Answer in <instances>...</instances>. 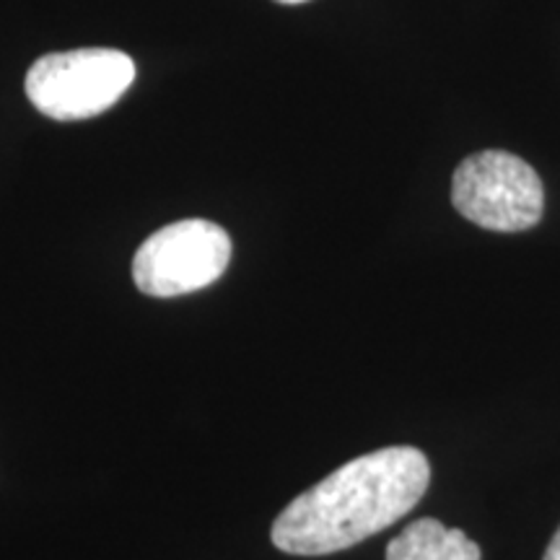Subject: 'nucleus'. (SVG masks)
Listing matches in <instances>:
<instances>
[{"mask_svg": "<svg viewBox=\"0 0 560 560\" xmlns=\"http://www.w3.org/2000/svg\"><path fill=\"white\" fill-rule=\"evenodd\" d=\"M429 482L431 465L416 446L363 454L280 511L272 545L312 558L348 550L416 509Z\"/></svg>", "mask_w": 560, "mask_h": 560, "instance_id": "f257e3e1", "label": "nucleus"}, {"mask_svg": "<svg viewBox=\"0 0 560 560\" xmlns=\"http://www.w3.org/2000/svg\"><path fill=\"white\" fill-rule=\"evenodd\" d=\"M136 81L130 55L107 47L52 52L26 73V96L50 120H89L122 100Z\"/></svg>", "mask_w": 560, "mask_h": 560, "instance_id": "f03ea898", "label": "nucleus"}, {"mask_svg": "<svg viewBox=\"0 0 560 560\" xmlns=\"http://www.w3.org/2000/svg\"><path fill=\"white\" fill-rule=\"evenodd\" d=\"M452 202L475 226L516 234L540 223L545 190L540 174L527 161L488 149L467 156L454 170Z\"/></svg>", "mask_w": 560, "mask_h": 560, "instance_id": "7ed1b4c3", "label": "nucleus"}, {"mask_svg": "<svg viewBox=\"0 0 560 560\" xmlns=\"http://www.w3.org/2000/svg\"><path fill=\"white\" fill-rule=\"evenodd\" d=\"M231 262V236L219 223L187 219L159 229L140 244L132 280L145 296L174 299L208 289Z\"/></svg>", "mask_w": 560, "mask_h": 560, "instance_id": "20e7f679", "label": "nucleus"}, {"mask_svg": "<svg viewBox=\"0 0 560 560\" xmlns=\"http://www.w3.org/2000/svg\"><path fill=\"white\" fill-rule=\"evenodd\" d=\"M387 560H480V548L462 529L423 516L387 545Z\"/></svg>", "mask_w": 560, "mask_h": 560, "instance_id": "39448f33", "label": "nucleus"}, {"mask_svg": "<svg viewBox=\"0 0 560 560\" xmlns=\"http://www.w3.org/2000/svg\"><path fill=\"white\" fill-rule=\"evenodd\" d=\"M542 560H560V529L552 535V540L548 545V550H545Z\"/></svg>", "mask_w": 560, "mask_h": 560, "instance_id": "423d86ee", "label": "nucleus"}, {"mask_svg": "<svg viewBox=\"0 0 560 560\" xmlns=\"http://www.w3.org/2000/svg\"><path fill=\"white\" fill-rule=\"evenodd\" d=\"M280 5H299V3H306V0H276Z\"/></svg>", "mask_w": 560, "mask_h": 560, "instance_id": "0eeeda50", "label": "nucleus"}]
</instances>
